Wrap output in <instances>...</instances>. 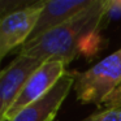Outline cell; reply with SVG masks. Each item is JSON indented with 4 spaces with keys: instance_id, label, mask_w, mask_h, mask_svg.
<instances>
[{
    "instance_id": "obj_1",
    "label": "cell",
    "mask_w": 121,
    "mask_h": 121,
    "mask_svg": "<svg viewBox=\"0 0 121 121\" xmlns=\"http://www.w3.org/2000/svg\"><path fill=\"white\" fill-rule=\"evenodd\" d=\"M108 14V1L92 0V3L77 16L63 25L47 31L34 40L21 46L20 53L34 56L42 61L50 59L61 60L68 65L79 52V44L86 35L99 30Z\"/></svg>"
},
{
    "instance_id": "obj_2",
    "label": "cell",
    "mask_w": 121,
    "mask_h": 121,
    "mask_svg": "<svg viewBox=\"0 0 121 121\" xmlns=\"http://www.w3.org/2000/svg\"><path fill=\"white\" fill-rule=\"evenodd\" d=\"M120 86L121 48L108 55L90 69L82 73H76L73 89L79 102L102 105Z\"/></svg>"
},
{
    "instance_id": "obj_3",
    "label": "cell",
    "mask_w": 121,
    "mask_h": 121,
    "mask_svg": "<svg viewBox=\"0 0 121 121\" xmlns=\"http://www.w3.org/2000/svg\"><path fill=\"white\" fill-rule=\"evenodd\" d=\"M44 1H38L9 12L0 21V57L18 46H24L34 31Z\"/></svg>"
},
{
    "instance_id": "obj_4",
    "label": "cell",
    "mask_w": 121,
    "mask_h": 121,
    "mask_svg": "<svg viewBox=\"0 0 121 121\" xmlns=\"http://www.w3.org/2000/svg\"><path fill=\"white\" fill-rule=\"evenodd\" d=\"M65 64L57 59H50V60L44 61L34 72V74L27 79L24 89L20 92L18 98L13 103V105L9 108L5 117L1 121H8L13 118L25 107L33 104L42 96H44L57 83L59 79L65 74Z\"/></svg>"
},
{
    "instance_id": "obj_5",
    "label": "cell",
    "mask_w": 121,
    "mask_h": 121,
    "mask_svg": "<svg viewBox=\"0 0 121 121\" xmlns=\"http://www.w3.org/2000/svg\"><path fill=\"white\" fill-rule=\"evenodd\" d=\"M43 63L44 61L34 56L18 53V56L3 69L0 74V121L16 102L27 79Z\"/></svg>"
},
{
    "instance_id": "obj_6",
    "label": "cell",
    "mask_w": 121,
    "mask_h": 121,
    "mask_svg": "<svg viewBox=\"0 0 121 121\" xmlns=\"http://www.w3.org/2000/svg\"><path fill=\"white\" fill-rule=\"evenodd\" d=\"M74 79L76 73L65 72V74L44 96L25 107L8 121H50L51 118H55L59 108L68 96L70 89L74 86Z\"/></svg>"
},
{
    "instance_id": "obj_7",
    "label": "cell",
    "mask_w": 121,
    "mask_h": 121,
    "mask_svg": "<svg viewBox=\"0 0 121 121\" xmlns=\"http://www.w3.org/2000/svg\"><path fill=\"white\" fill-rule=\"evenodd\" d=\"M92 0H48L44 1L40 17L29 40H34L47 31L63 25L86 9Z\"/></svg>"
},
{
    "instance_id": "obj_8",
    "label": "cell",
    "mask_w": 121,
    "mask_h": 121,
    "mask_svg": "<svg viewBox=\"0 0 121 121\" xmlns=\"http://www.w3.org/2000/svg\"><path fill=\"white\" fill-rule=\"evenodd\" d=\"M81 121H121V108H111L95 112Z\"/></svg>"
},
{
    "instance_id": "obj_9",
    "label": "cell",
    "mask_w": 121,
    "mask_h": 121,
    "mask_svg": "<svg viewBox=\"0 0 121 121\" xmlns=\"http://www.w3.org/2000/svg\"><path fill=\"white\" fill-rule=\"evenodd\" d=\"M99 44H100L99 34H98V31H92L82 39L81 44H79V52L94 55L98 51V48H99Z\"/></svg>"
},
{
    "instance_id": "obj_10",
    "label": "cell",
    "mask_w": 121,
    "mask_h": 121,
    "mask_svg": "<svg viewBox=\"0 0 121 121\" xmlns=\"http://www.w3.org/2000/svg\"><path fill=\"white\" fill-rule=\"evenodd\" d=\"M102 105H104V108H107V109H111V108H121V86L117 90H115L104 100V103Z\"/></svg>"
},
{
    "instance_id": "obj_11",
    "label": "cell",
    "mask_w": 121,
    "mask_h": 121,
    "mask_svg": "<svg viewBox=\"0 0 121 121\" xmlns=\"http://www.w3.org/2000/svg\"><path fill=\"white\" fill-rule=\"evenodd\" d=\"M118 4H120V7H121V0H118Z\"/></svg>"
},
{
    "instance_id": "obj_12",
    "label": "cell",
    "mask_w": 121,
    "mask_h": 121,
    "mask_svg": "<svg viewBox=\"0 0 121 121\" xmlns=\"http://www.w3.org/2000/svg\"><path fill=\"white\" fill-rule=\"evenodd\" d=\"M53 120H55V118H51V120H50V121H53Z\"/></svg>"
}]
</instances>
